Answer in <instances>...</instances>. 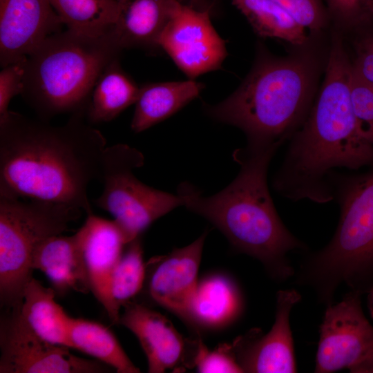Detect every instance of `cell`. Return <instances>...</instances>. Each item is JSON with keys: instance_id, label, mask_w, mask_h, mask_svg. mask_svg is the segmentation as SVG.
Instances as JSON below:
<instances>
[{"instance_id": "cell-1", "label": "cell", "mask_w": 373, "mask_h": 373, "mask_svg": "<svg viewBox=\"0 0 373 373\" xmlns=\"http://www.w3.org/2000/svg\"><path fill=\"white\" fill-rule=\"evenodd\" d=\"M106 144L86 112L53 126L10 111L0 117V195L63 202L91 213L88 189L99 180Z\"/></svg>"}, {"instance_id": "cell-2", "label": "cell", "mask_w": 373, "mask_h": 373, "mask_svg": "<svg viewBox=\"0 0 373 373\" xmlns=\"http://www.w3.org/2000/svg\"><path fill=\"white\" fill-rule=\"evenodd\" d=\"M352 66L347 57H328L321 93L290 143L272 185L284 198L327 203L334 199L336 169L373 166V146L359 134L351 97Z\"/></svg>"}, {"instance_id": "cell-3", "label": "cell", "mask_w": 373, "mask_h": 373, "mask_svg": "<svg viewBox=\"0 0 373 373\" xmlns=\"http://www.w3.org/2000/svg\"><path fill=\"white\" fill-rule=\"evenodd\" d=\"M278 149H236L232 157L240 171L231 182L209 196L184 182L177 194L183 206L218 228L239 252L258 260L269 275L283 281L294 274L287 256L305 245L285 227L267 185L269 164Z\"/></svg>"}, {"instance_id": "cell-4", "label": "cell", "mask_w": 373, "mask_h": 373, "mask_svg": "<svg viewBox=\"0 0 373 373\" xmlns=\"http://www.w3.org/2000/svg\"><path fill=\"white\" fill-rule=\"evenodd\" d=\"M310 86L303 61L265 58L231 95L218 104H204V110L214 120L243 131L247 146L278 149L307 118Z\"/></svg>"}, {"instance_id": "cell-5", "label": "cell", "mask_w": 373, "mask_h": 373, "mask_svg": "<svg viewBox=\"0 0 373 373\" xmlns=\"http://www.w3.org/2000/svg\"><path fill=\"white\" fill-rule=\"evenodd\" d=\"M122 51L111 33L97 37L68 29L55 33L26 57L21 95L44 120L86 112L98 77Z\"/></svg>"}, {"instance_id": "cell-6", "label": "cell", "mask_w": 373, "mask_h": 373, "mask_svg": "<svg viewBox=\"0 0 373 373\" xmlns=\"http://www.w3.org/2000/svg\"><path fill=\"white\" fill-rule=\"evenodd\" d=\"M340 219L329 242L309 254L298 278L319 301L330 303L339 285L367 294L373 285V169L331 177Z\"/></svg>"}, {"instance_id": "cell-7", "label": "cell", "mask_w": 373, "mask_h": 373, "mask_svg": "<svg viewBox=\"0 0 373 373\" xmlns=\"http://www.w3.org/2000/svg\"><path fill=\"white\" fill-rule=\"evenodd\" d=\"M27 200L0 195V299L10 309L22 303L37 246L68 231L84 213L63 202Z\"/></svg>"}, {"instance_id": "cell-8", "label": "cell", "mask_w": 373, "mask_h": 373, "mask_svg": "<svg viewBox=\"0 0 373 373\" xmlns=\"http://www.w3.org/2000/svg\"><path fill=\"white\" fill-rule=\"evenodd\" d=\"M144 157L126 144L106 147L101 161L103 190L94 204L112 215L128 243L141 236L155 220L183 206L182 198L148 186L134 170L144 165Z\"/></svg>"}, {"instance_id": "cell-9", "label": "cell", "mask_w": 373, "mask_h": 373, "mask_svg": "<svg viewBox=\"0 0 373 373\" xmlns=\"http://www.w3.org/2000/svg\"><path fill=\"white\" fill-rule=\"evenodd\" d=\"M361 294L350 291L327 306L319 329L314 372L373 373V326L365 316Z\"/></svg>"}, {"instance_id": "cell-10", "label": "cell", "mask_w": 373, "mask_h": 373, "mask_svg": "<svg viewBox=\"0 0 373 373\" xmlns=\"http://www.w3.org/2000/svg\"><path fill=\"white\" fill-rule=\"evenodd\" d=\"M68 348L35 333L20 307L11 309L1 321L0 373H99L112 369L97 360L75 356Z\"/></svg>"}, {"instance_id": "cell-11", "label": "cell", "mask_w": 373, "mask_h": 373, "mask_svg": "<svg viewBox=\"0 0 373 373\" xmlns=\"http://www.w3.org/2000/svg\"><path fill=\"white\" fill-rule=\"evenodd\" d=\"M211 10L181 3L157 41V48L191 79L219 69L227 54L211 21Z\"/></svg>"}, {"instance_id": "cell-12", "label": "cell", "mask_w": 373, "mask_h": 373, "mask_svg": "<svg viewBox=\"0 0 373 373\" xmlns=\"http://www.w3.org/2000/svg\"><path fill=\"white\" fill-rule=\"evenodd\" d=\"M300 299L301 296L294 289L278 291L275 321L271 329L263 334L260 329L254 328L227 343L243 372H297L289 316Z\"/></svg>"}, {"instance_id": "cell-13", "label": "cell", "mask_w": 373, "mask_h": 373, "mask_svg": "<svg viewBox=\"0 0 373 373\" xmlns=\"http://www.w3.org/2000/svg\"><path fill=\"white\" fill-rule=\"evenodd\" d=\"M75 235L83 256L90 292L103 306L112 323L119 325L121 312L113 302L111 281L128 242L113 219L101 218L93 212L86 215Z\"/></svg>"}, {"instance_id": "cell-14", "label": "cell", "mask_w": 373, "mask_h": 373, "mask_svg": "<svg viewBox=\"0 0 373 373\" xmlns=\"http://www.w3.org/2000/svg\"><path fill=\"white\" fill-rule=\"evenodd\" d=\"M62 25L50 0H0L1 66L26 58Z\"/></svg>"}, {"instance_id": "cell-15", "label": "cell", "mask_w": 373, "mask_h": 373, "mask_svg": "<svg viewBox=\"0 0 373 373\" xmlns=\"http://www.w3.org/2000/svg\"><path fill=\"white\" fill-rule=\"evenodd\" d=\"M207 231L193 242L154 258L148 293L157 305L188 322L198 281V274Z\"/></svg>"}, {"instance_id": "cell-16", "label": "cell", "mask_w": 373, "mask_h": 373, "mask_svg": "<svg viewBox=\"0 0 373 373\" xmlns=\"http://www.w3.org/2000/svg\"><path fill=\"white\" fill-rule=\"evenodd\" d=\"M119 325L137 337L148 364V372L162 373L169 369L189 367L191 340L176 330L160 312L133 301L124 307Z\"/></svg>"}, {"instance_id": "cell-17", "label": "cell", "mask_w": 373, "mask_h": 373, "mask_svg": "<svg viewBox=\"0 0 373 373\" xmlns=\"http://www.w3.org/2000/svg\"><path fill=\"white\" fill-rule=\"evenodd\" d=\"M32 270L44 273L56 293L70 290L90 292L83 256L75 233L51 236L35 248L31 261Z\"/></svg>"}, {"instance_id": "cell-18", "label": "cell", "mask_w": 373, "mask_h": 373, "mask_svg": "<svg viewBox=\"0 0 373 373\" xmlns=\"http://www.w3.org/2000/svg\"><path fill=\"white\" fill-rule=\"evenodd\" d=\"M181 4L179 0H126L121 5L111 34L123 50L155 48L162 32Z\"/></svg>"}, {"instance_id": "cell-19", "label": "cell", "mask_w": 373, "mask_h": 373, "mask_svg": "<svg viewBox=\"0 0 373 373\" xmlns=\"http://www.w3.org/2000/svg\"><path fill=\"white\" fill-rule=\"evenodd\" d=\"M242 305L236 283L223 274H212L198 282L187 323L205 329H218L237 319Z\"/></svg>"}, {"instance_id": "cell-20", "label": "cell", "mask_w": 373, "mask_h": 373, "mask_svg": "<svg viewBox=\"0 0 373 373\" xmlns=\"http://www.w3.org/2000/svg\"><path fill=\"white\" fill-rule=\"evenodd\" d=\"M203 88L191 79L143 85L135 104L131 130L140 133L165 120L198 97Z\"/></svg>"}, {"instance_id": "cell-21", "label": "cell", "mask_w": 373, "mask_h": 373, "mask_svg": "<svg viewBox=\"0 0 373 373\" xmlns=\"http://www.w3.org/2000/svg\"><path fill=\"white\" fill-rule=\"evenodd\" d=\"M55 293L53 288L44 286L32 277L25 287L20 313L41 338L70 348L71 317L56 302Z\"/></svg>"}, {"instance_id": "cell-22", "label": "cell", "mask_w": 373, "mask_h": 373, "mask_svg": "<svg viewBox=\"0 0 373 373\" xmlns=\"http://www.w3.org/2000/svg\"><path fill=\"white\" fill-rule=\"evenodd\" d=\"M140 88L122 68L119 59L108 64L98 77L91 93L86 117L90 124L114 119L135 104Z\"/></svg>"}, {"instance_id": "cell-23", "label": "cell", "mask_w": 373, "mask_h": 373, "mask_svg": "<svg viewBox=\"0 0 373 373\" xmlns=\"http://www.w3.org/2000/svg\"><path fill=\"white\" fill-rule=\"evenodd\" d=\"M70 348L88 354L118 373H139L112 331L104 325L71 317Z\"/></svg>"}, {"instance_id": "cell-24", "label": "cell", "mask_w": 373, "mask_h": 373, "mask_svg": "<svg viewBox=\"0 0 373 373\" xmlns=\"http://www.w3.org/2000/svg\"><path fill=\"white\" fill-rule=\"evenodd\" d=\"M67 29L90 37L110 35L118 20L117 0H50Z\"/></svg>"}, {"instance_id": "cell-25", "label": "cell", "mask_w": 373, "mask_h": 373, "mask_svg": "<svg viewBox=\"0 0 373 373\" xmlns=\"http://www.w3.org/2000/svg\"><path fill=\"white\" fill-rule=\"evenodd\" d=\"M262 37L276 38L302 45L305 28L274 0H231Z\"/></svg>"}, {"instance_id": "cell-26", "label": "cell", "mask_w": 373, "mask_h": 373, "mask_svg": "<svg viewBox=\"0 0 373 373\" xmlns=\"http://www.w3.org/2000/svg\"><path fill=\"white\" fill-rule=\"evenodd\" d=\"M143 260V248L139 236L126 245L111 277V296L119 310L142 289L146 274Z\"/></svg>"}, {"instance_id": "cell-27", "label": "cell", "mask_w": 373, "mask_h": 373, "mask_svg": "<svg viewBox=\"0 0 373 373\" xmlns=\"http://www.w3.org/2000/svg\"><path fill=\"white\" fill-rule=\"evenodd\" d=\"M190 367H195L198 372H243L227 347V343L214 350H209L201 338L193 339Z\"/></svg>"}, {"instance_id": "cell-28", "label": "cell", "mask_w": 373, "mask_h": 373, "mask_svg": "<svg viewBox=\"0 0 373 373\" xmlns=\"http://www.w3.org/2000/svg\"><path fill=\"white\" fill-rule=\"evenodd\" d=\"M351 97L360 135L373 146V86L353 68Z\"/></svg>"}, {"instance_id": "cell-29", "label": "cell", "mask_w": 373, "mask_h": 373, "mask_svg": "<svg viewBox=\"0 0 373 373\" xmlns=\"http://www.w3.org/2000/svg\"><path fill=\"white\" fill-rule=\"evenodd\" d=\"M305 29L320 30L325 12L321 0H274Z\"/></svg>"}, {"instance_id": "cell-30", "label": "cell", "mask_w": 373, "mask_h": 373, "mask_svg": "<svg viewBox=\"0 0 373 373\" xmlns=\"http://www.w3.org/2000/svg\"><path fill=\"white\" fill-rule=\"evenodd\" d=\"M327 5L332 16L344 25H358L373 18V0H327Z\"/></svg>"}, {"instance_id": "cell-31", "label": "cell", "mask_w": 373, "mask_h": 373, "mask_svg": "<svg viewBox=\"0 0 373 373\" xmlns=\"http://www.w3.org/2000/svg\"><path fill=\"white\" fill-rule=\"evenodd\" d=\"M26 59L2 68L0 73V117L10 111L8 106L12 97L22 92Z\"/></svg>"}, {"instance_id": "cell-32", "label": "cell", "mask_w": 373, "mask_h": 373, "mask_svg": "<svg viewBox=\"0 0 373 373\" xmlns=\"http://www.w3.org/2000/svg\"><path fill=\"white\" fill-rule=\"evenodd\" d=\"M354 70L373 85V36L365 37L357 47V57Z\"/></svg>"}, {"instance_id": "cell-33", "label": "cell", "mask_w": 373, "mask_h": 373, "mask_svg": "<svg viewBox=\"0 0 373 373\" xmlns=\"http://www.w3.org/2000/svg\"><path fill=\"white\" fill-rule=\"evenodd\" d=\"M190 5L197 9L206 10L211 9V4L209 0H189Z\"/></svg>"}, {"instance_id": "cell-34", "label": "cell", "mask_w": 373, "mask_h": 373, "mask_svg": "<svg viewBox=\"0 0 373 373\" xmlns=\"http://www.w3.org/2000/svg\"><path fill=\"white\" fill-rule=\"evenodd\" d=\"M367 306L369 314L373 320V285L367 293Z\"/></svg>"}, {"instance_id": "cell-35", "label": "cell", "mask_w": 373, "mask_h": 373, "mask_svg": "<svg viewBox=\"0 0 373 373\" xmlns=\"http://www.w3.org/2000/svg\"><path fill=\"white\" fill-rule=\"evenodd\" d=\"M120 4L124 3L126 0H117Z\"/></svg>"}, {"instance_id": "cell-36", "label": "cell", "mask_w": 373, "mask_h": 373, "mask_svg": "<svg viewBox=\"0 0 373 373\" xmlns=\"http://www.w3.org/2000/svg\"><path fill=\"white\" fill-rule=\"evenodd\" d=\"M372 12H373V6H372Z\"/></svg>"}]
</instances>
